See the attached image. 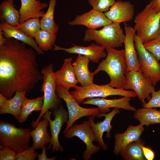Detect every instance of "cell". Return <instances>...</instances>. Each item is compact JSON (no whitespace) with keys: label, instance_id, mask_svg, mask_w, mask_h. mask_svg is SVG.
I'll use <instances>...</instances> for the list:
<instances>
[{"label":"cell","instance_id":"obj_1","mask_svg":"<svg viewBox=\"0 0 160 160\" xmlns=\"http://www.w3.org/2000/svg\"><path fill=\"white\" fill-rule=\"evenodd\" d=\"M26 44L11 38L0 46V93L8 99L17 91L30 92L43 79L35 51Z\"/></svg>","mask_w":160,"mask_h":160},{"label":"cell","instance_id":"obj_2","mask_svg":"<svg viewBox=\"0 0 160 160\" xmlns=\"http://www.w3.org/2000/svg\"><path fill=\"white\" fill-rule=\"evenodd\" d=\"M105 49V58L101 61L93 72L95 75L101 71L105 72L110 79L109 85L114 88L124 89L127 82L125 73L127 68L124 50Z\"/></svg>","mask_w":160,"mask_h":160},{"label":"cell","instance_id":"obj_3","mask_svg":"<svg viewBox=\"0 0 160 160\" xmlns=\"http://www.w3.org/2000/svg\"><path fill=\"white\" fill-rule=\"evenodd\" d=\"M160 12H157L151 1L135 16L133 29L143 44L160 34Z\"/></svg>","mask_w":160,"mask_h":160},{"label":"cell","instance_id":"obj_4","mask_svg":"<svg viewBox=\"0 0 160 160\" xmlns=\"http://www.w3.org/2000/svg\"><path fill=\"white\" fill-rule=\"evenodd\" d=\"M31 128L16 127L8 121H0V146L7 147L17 153L30 147Z\"/></svg>","mask_w":160,"mask_h":160},{"label":"cell","instance_id":"obj_5","mask_svg":"<svg viewBox=\"0 0 160 160\" xmlns=\"http://www.w3.org/2000/svg\"><path fill=\"white\" fill-rule=\"evenodd\" d=\"M125 37L120 24L112 23L100 30L86 29L83 40L87 42L94 41L105 49H115L122 46Z\"/></svg>","mask_w":160,"mask_h":160},{"label":"cell","instance_id":"obj_6","mask_svg":"<svg viewBox=\"0 0 160 160\" xmlns=\"http://www.w3.org/2000/svg\"><path fill=\"white\" fill-rule=\"evenodd\" d=\"M41 72L43 76V83L41 91L43 92V103L42 108L38 117L35 121H32L33 129L36 127L41 117L49 110H53L59 107L60 99L56 93L57 86L53 71V64L45 65Z\"/></svg>","mask_w":160,"mask_h":160},{"label":"cell","instance_id":"obj_7","mask_svg":"<svg viewBox=\"0 0 160 160\" xmlns=\"http://www.w3.org/2000/svg\"><path fill=\"white\" fill-rule=\"evenodd\" d=\"M74 88V90L70 92L79 104L87 98H106L109 96L115 95L131 98H135L137 96L133 90L114 88L108 84L103 85L93 84L86 87L76 85Z\"/></svg>","mask_w":160,"mask_h":160},{"label":"cell","instance_id":"obj_8","mask_svg":"<svg viewBox=\"0 0 160 160\" xmlns=\"http://www.w3.org/2000/svg\"><path fill=\"white\" fill-rule=\"evenodd\" d=\"M69 90L58 85H57L56 91L60 99L65 102L68 109L69 119L66 127L63 133L72 127L74 123L84 116L95 115L98 118L103 117V113L99 108H86L79 105Z\"/></svg>","mask_w":160,"mask_h":160},{"label":"cell","instance_id":"obj_9","mask_svg":"<svg viewBox=\"0 0 160 160\" xmlns=\"http://www.w3.org/2000/svg\"><path fill=\"white\" fill-rule=\"evenodd\" d=\"M134 41L140 68L144 76L150 80L155 87L160 81V62L145 48L136 33Z\"/></svg>","mask_w":160,"mask_h":160},{"label":"cell","instance_id":"obj_10","mask_svg":"<svg viewBox=\"0 0 160 160\" xmlns=\"http://www.w3.org/2000/svg\"><path fill=\"white\" fill-rule=\"evenodd\" d=\"M63 133L67 139L77 137L85 143L86 148L82 154L84 160H89L93 154L97 153L100 149L101 147L99 145L97 146L93 143V142L96 141V138L89 120L72 126Z\"/></svg>","mask_w":160,"mask_h":160},{"label":"cell","instance_id":"obj_11","mask_svg":"<svg viewBox=\"0 0 160 160\" xmlns=\"http://www.w3.org/2000/svg\"><path fill=\"white\" fill-rule=\"evenodd\" d=\"M127 82L124 89L132 90L140 100L142 104L149 101L151 94L155 90L151 81L146 78L140 68L138 69L126 72Z\"/></svg>","mask_w":160,"mask_h":160},{"label":"cell","instance_id":"obj_12","mask_svg":"<svg viewBox=\"0 0 160 160\" xmlns=\"http://www.w3.org/2000/svg\"><path fill=\"white\" fill-rule=\"evenodd\" d=\"M53 112L54 120L51 119V112L47 111L42 117L46 118L48 120L51 132V140L47 150L52 148V151H59L63 152L64 149L61 146L59 140V135L63 125L67 123L69 119L68 112L62 106L58 107L54 109Z\"/></svg>","mask_w":160,"mask_h":160},{"label":"cell","instance_id":"obj_13","mask_svg":"<svg viewBox=\"0 0 160 160\" xmlns=\"http://www.w3.org/2000/svg\"><path fill=\"white\" fill-rule=\"evenodd\" d=\"M120 113L119 108H114L108 113H103V116L105 117L103 121H98L97 123H95L94 121L95 116H89V121L90 122L91 129L95 134L96 141L99 143V145L104 150H107L108 146L103 141V134L104 132H107L106 137L108 138H111L110 131L113 127L111 124V121L114 116Z\"/></svg>","mask_w":160,"mask_h":160},{"label":"cell","instance_id":"obj_14","mask_svg":"<svg viewBox=\"0 0 160 160\" xmlns=\"http://www.w3.org/2000/svg\"><path fill=\"white\" fill-rule=\"evenodd\" d=\"M112 23L104 13L93 9L86 13L77 15L73 20L68 22L70 25H84L89 29H96Z\"/></svg>","mask_w":160,"mask_h":160},{"label":"cell","instance_id":"obj_15","mask_svg":"<svg viewBox=\"0 0 160 160\" xmlns=\"http://www.w3.org/2000/svg\"><path fill=\"white\" fill-rule=\"evenodd\" d=\"M54 46V51L62 50L68 54L81 55L87 57L94 63H98L100 59L105 57L107 55L105 48L94 43L86 47L72 44L69 48H63L55 44Z\"/></svg>","mask_w":160,"mask_h":160},{"label":"cell","instance_id":"obj_16","mask_svg":"<svg viewBox=\"0 0 160 160\" xmlns=\"http://www.w3.org/2000/svg\"><path fill=\"white\" fill-rule=\"evenodd\" d=\"M125 37L124 56L127 65L126 72L136 70L140 68L138 56L135 48L134 39L135 33L130 25L124 23Z\"/></svg>","mask_w":160,"mask_h":160},{"label":"cell","instance_id":"obj_17","mask_svg":"<svg viewBox=\"0 0 160 160\" xmlns=\"http://www.w3.org/2000/svg\"><path fill=\"white\" fill-rule=\"evenodd\" d=\"M134 13V6L130 2L118 0L104 13L112 23L120 24L130 21L133 18Z\"/></svg>","mask_w":160,"mask_h":160},{"label":"cell","instance_id":"obj_18","mask_svg":"<svg viewBox=\"0 0 160 160\" xmlns=\"http://www.w3.org/2000/svg\"><path fill=\"white\" fill-rule=\"evenodd\" d=\"M131 100V97H127L113 99H107L104 98H87L81 103L96 105L101 109L103 113L109 111V108H121L135 112L136 109L131 105L130 102Z\"/></svg>","mask_w":160,"mask_h":160},{"label":"cell","instance_id":"obj_19","mask_svg":"<svg viewBox=\"0 0 160 160\" xmlns=\"http://www.w3.org/2000/svg\"><path fill=\"white\" fill-rule=\"evenodd\" d=\"M143 126L140 124L137 126L129 125L123 133H116L114 135L113 153L115 156L119 154L121 150L130 143L140 139L144 131Z\"/></svg>","mask_w":160,"mask_h":160},{"label":"cell","instance_id":"obj_20","mask_svg":"<svg viewBox=\"0 0 160 160\" xmlns=\"http://www.w3.org/2000/svg\"><path fill=\"white\" fill-rule=\"evenodd\" d=\"M72 58L64 59L61 68L54 73L57 85L60 86L69 90L74 88L78 83L72 64Z\"/></svg>","mask_w":160,"mask_h":160},{"label":"cell","instance_id":"obj_21","mask_svg":"<svg viewBox=\"0 0 160 160\" xmlns=\"http://www.w3.org/2000/svg\"><path fill=\"white\" fill-rule=\"evenodd\" d=\"M20 0V25L29 19L42 17L45 13L42 10L48 6L47 3L39 0Z\"/></svg>","mask_w":160,"mask_h":160},{"label":"cell","instance_id":"obj_22","mask_svg":"<svg viewBox=\"0 0 160 160\" xmlns=\"http://www.w3.org/2000/svg\"><path fill=\"white\" fill-rule=\"evenodd\" d=\"M26 93L25 91H16L14 96L9 99L0 93V114H12L18 120Z\"/></svg>","mask_w":160,"mask_h":160},{"label":"cell","instance_id":"obj_23","mask_svg":"<svg viewBox=\"0 0 160 160\" xmlns=\"http://www.w3.org/2000/svg\"><path fill=\"white\" fill-rule=\"evenodd\" d=\"M0 30L3 32L5 38L7 39L12 38L28 45L38 55L44 54V51L39 47L34 39L30 37L18 28L1 20L0 23Z\"/></svg>","mask_w":160,"mask_h":160},{"label":"cell","instance_id":"obj_24","mask_svg":"<svg viewBox=\"0 0 160 160\" xmlns=\"http://www.w3.org/2000/svg\"><path fill=\"white\" fill-rule=\"evenodd\" d=\"M90 60L87 57L78 55L75 60L72 63L76 78L81 86L86 87L93 84V80L95 75L90 72L88 68Z\"/></svg>","mask_w":160,"mask_h":160},{"label":"cell","instance_id":"obj_25","mask_svg":"<svg viewBox=\"0 0 160 160\" xmlns=\"http://www.w3.org/2000/svg\"><path fill=\"white\" fill-rule=\"evenodd\" d=\"M43 118V120L39 121L34 129L31 132L33 141L32 146L36 150L42 149L51 140L47 129L49 121L46 118Z\"/></svg>","mask_w":160,"mask_h":160},{"label":"cell","instance_id":"obj_26","mask_svg":"<svg viewBox=\"0 0 160 160\" xmlns=\"http://www.w3.org/2000/svg\"><path fill=\"white\" fill-rule=\"evenodd\" d=\"M20 13L15 8L14 0H5L0 4V19L7 23L18 28L20 25Z\"/></svg>","mask_w":160,"mask_h":160},{"label":"cell","instance_id":"obj_27","mask_svg":"<svg viewBox=\"0 0 160 160\" xmlns=\"http://www.w3.org/2000/svg\"><path fill=\"white\" fill-rule=\"evenodd\" d=\"M134 117L143 126L160 124V110L156 108H143L136 109Z\"/></svg>","mask_w":160,"mask_h":160},{"label":"cell","instance_id":"obj_28","mask_svg":"<svg viewBox=\"0 0 160 160\" xmlns=\"http://www.w3.org/2000/svg\"><path fill=\"white\" fill-rule=\"evenodd\" d=\"M144 144L140 138L127 145L120 151L119 154L125 160H145L142 148Z\"/></svg>","mask_w":160,"mask_h":160},{"label":"cell","instance_id":"obj_29","mask_svg":"<svg viewBox=\"0 0 160 160\" xmlns=\"http://www.w3.org/2000/svg\"><path fill=\"white\" fill-rule=\"evenodd\" d=\"M43 103V96L32 99L25 97L23 102L18 121L20 123H23L27 120L32 112L41 111Z\"/></svg>","mask_w":160,"mask_h":160},{"label":"cell","instance_id":"obj_30","mask_svg":"<svg viewBox=\"0 0 160 160\" xmlns=\"http://www.w3.org/2000/svg\"><path fill=\"white\" fill-rule=\"evenodd\" d=\"M56 2L57 0H49L47 10L40 20L41 29L56 34L59 29V25L56 23L54 18Z\"/></svg>","mask_w":160,"mask_h":160},{"label":"cell","instance_id":"obj_31","mask_svg":"<svg viewBox=\"0 0 160 160\" xmlns=\"http://www.w3.org/2000/svg\"><path fill=\"white\" fill-rule=\"evenodd\" d=\"M56 34L41 29L34 37L37 44L43 51L52 49L56 38Z\"/></svg>","mask_w":160,"mask_h":160},{"label":"cell","instance_id":"obj_32","mask_svg":"<svg viewBox=\"0 0 160 160\" xmlns=\"http://www.w3.org/2000/svg\"><path fill=\"white\" fill-rule=\"evenodd\" d=\"M20 30L33 39L41 29L40 20L39 18L28 19L17 28Z\"/></svg>","mask_w":160,"mask_h":160},{"label":"cell","instance_id":"obj_33","mask_svg":"<svg viewBox=\"0 0 160 160\" xmlns=\"http://www.w3.org/2000/svg\"><path fill=\"white\" fill-rule=\"evenodd\" d=\"M88 1L93 9L103 13L108 11L116 1L115 0H88Z\"/></svg>","mask_w":160,"mask_h":160},{"label":"cell","instance_id":"obj_34","mask_svg":"<svg viewBox=\"0 0 160 160\" xmlns=\"http://www.w3.org/2000/svg\"><path fill=\"white\" fill-rule=\"evenodd\" d=\"M145 48L157 60H160V34L155 39L143 44Z\"/></svg>","mask_w":160,"mask_h":160},{"label":"cell","instance_id":"obj_35","mask_svg":"<svg viewBox=\"0 0 160 160\" xmlns=\"http://www.w3.org/2000/svg\"><path fill=\"white\" fill-rule=\"evenodd\" d=\"M38 155L36 150L32 146L24 150L23 151L17 153L16 160H34Z\"/></svg>","mask_w":160,"mask_h":160},{"label":"cell","instance_id":"obj_36","mask_svg":"<svg viewBox=\"0 0 160 160\" xmlns=\"http://www.w3.org/2000/svg\"><path fill=\"white\" fill-rule=\"evenodd\" d=\"M151 95V99L148 102L142 104L143 107L145 108H160V87L158 91H153Z\"/></svg>","mask_w":160,"mask_h":160},{"label":"cell","instance_id":"obj_37","mask_svg":"<svg viewBox=\"0 0 160 160\" xmlns=\"http://www.w3.org/2000/svg\"><path fill=\"white\" fill-rule=\"evenodd\" d=\"M17 153L7 147L0 146V160H15Z\"/></svg>","mask_w":160,"mask_h":160},{"label":"cell","instance_id":"obj_38","mask_svg":"<svg viewBox=\"0 0 160 160\" xmlns=\"http://www.w3.org/2000/svg\"><path fill=\"white\" fill-rule=\"evenodd\" d=\"M143 151L144 156L147 160H153L155 158V153L154 151L151 148L143 145Z\"/></svg>","mask_w":160,"mask_h":160},{"label":"cell","instance_id":"obj_39","mask_svg":"<svg viewBox=\"0 0 160 160\" xmlns=\"http://www.w3.org/2000/svg\"><path fill=\"white\" fill-rule=\"evenodd\" d=\"M47 145L42 148V153L41 154H38L37 157L38 160H55L56 159L55 156H53L51 158H48L46 154V150Z\"/></svg>","mask_w":160,"mask_h":160},{"label":"cell","instance_id":"obj_40","mask_svg":"<svg viewBox=\"0 0 160 160\" xmlns=\"http://www.w3.org/2000/svg\"><path fill=\"white\" fill-rule=\"evenodd\" d=\"M152 7L157 12H160V0H151Z\"/></svg>","mask_w":160,"mask_h":160},{"label":"cell","instance_id":"obj_41","mask_svg":"<svg viewBox=\"0 0 160 160\" xmlns=\"http://www.w3.org/2000/svg\"><path fill=\"white\" fill-rule=\"evenodd\" d=\"M7 39L4 37L3 32L0 30V46L3 45L5 43Z\"/></svg>","mask_w":160,"mask_h":160},{"label":"cell","instance_id":"obj_42","mask_svg":"<svg viewBox=\"0 0 160 160\" xmlns=\"http://www.w3.org/2000/svg\"></svg>","mask_w":160,"mask_h":160}]
</instances>
